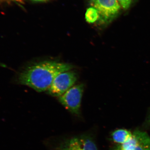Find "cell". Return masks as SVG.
Here are the masks:
<instances>
[{
	"mask_svg": "<svg viewBox=\"0 0 150 150\" xmlns=\"http://www.w3.org/2000/svg\"><path fill=\"white\" fill-rule=\"evenodd\" d=\"M74 66L68 63L45 61L26 66L13 79L17 84L27 86L38 92L46 91L57 75L72 70Z\"/></svg>",
	"mask_w": 150,
	"mask_h": 150,
	"instance_id": "1",
	"label": "cell"
},
{
	"mask_svg": "<svg viewBox=\"0 0 150 150\" xmlns=\"http://www.w3.org/2000/svg\"><path fill=\"white\" fill-rule=\"evenodd\" d=\"M78 79L77 73L71 70L63 72L56 76L47 90V93L59 97L72 87Z\"/></svg>",
	"mask_w": 150,
	"mask_h": 150,
	"instance_id": "2",
	"label": "cell"
},
{
	"mask_svg": "<svg viewBox=\"0 0 150 150\" xmlns=\"http://www.w3.org/2000/svg\"><path fill=\"white\" fill-rule=\"evenodd\" d=\"M91 6L97 11L100 22L110 23L116 17L122 8L117 0H90Z\"/></svg>",
	"mask_w": 150,
	"mask_h": 150,
	"instance_id": "3",
	"label": "cell"
},
{
	"mask_svg": "<svg viewBox=\"0 0 150 150\" xmlns=\"http://www.w3.org/2000/svg\"><path fill=\"white\" fill-rule=\"evenodd\" d=\"M84 88V85L82 83L73 86L58 97L59 102L73 114L79 115Z\"/></svg>",
	"mask_w": 150,
	"mask_h": 150,
	"instance_id": "4",
	"label": "cell"
},
{
	"mask_svg": "<svg viewBox=\"0 0 150 150\" xmlns=\"http://www.w3.org/2000/svg\"><path fill=\"white\" fill-rule=\"evenodd\" d=\"M56 150H98L93 138L89 134L72 137L63 142Z\"/></svg>",
	"mask_w": 150,
	"mask_h": 150,
	"instance_id": "5",
	"label": "cell"
},
{
	"mask_svg": "<svg viewBox=\"0 0 150 150\" xmlns=\"http://www.w3.org/2000/svg\"><path fill=\"white\" fill-rule=\"evenodd\" d=\"M115 150H150V137L144 132L135 131L131 140Z\"/></svg>",
	"mask_w": 150,
	"mask_h": 150,
	"instance_id": "6",
	"label": "cell"
},
{
	"mask_svg": "<svg viewBox=\"0 0 150 150\" xmlns=\"http://www.w3.org/2000/svg\"><path fill=\"white\" fill-rule=\"evenodd\" d=\"M112 140L115 143L123 144L133 137V134L130 131L124 129L115 130L112 134Z\"/></svg>",
	"mask_w": 150,
	"mask_h": 150,
	"instance_id": "7",
	"label": "cell"
},
{
	"mask_svg": "<svg viewBox=\"0 0 150 150\" xmlns=\"http://www.w3.org/2000/svg\"><path fill=\"white\" fill-rule=\"evenodd\" d=\"M86 19L89 23H93L99 20V16L97 11L94 8H90L87 11Z\"/></svg>",
	"mask_w": 150,
	"mask_h": 150,
	"instance_id": "8",
	"label": "cell"
},
{
	"mask_svg": "<svg viewBox=\"0 0 150 150\" xmlns=\"http://www.w3.org/2000/svg\"><path fill=\"white\" fill-rule=\"evenodd\" d=\"M123 9L126 10L131 6L133 0H117Z\"/></svg>",
	"mask_w": 150,
	"mask_h": 150,
	"instance_id": "9",
	"label": "cell"
},
{
	"mask_svg": "<svg viewBox=\"0 0 150 150\" xmlns=\"http://www.w3.org/2000/svg\"><path fill=\"white\" fill-rule=\"evenodd\" d=\"M33 1H45V0H33Z\"/></svg>",
	"mask_w": 150,
	"mask_h": 150,
	"instance_id": "10",
	"label": "cell"
},
{
	"mask_svg": "<svg viewBox=\"0 0 150 150\" xmlns=\"http://www.w3.org/2000/svg\"><path fill=\"white\" fill-rule=\"evenodd\" d=\"M13 1H21V0H13Z\"/></svg>",
	"mask_w": 150,
	"mask_h": 150,
	"instance_id": "11",
	"label": "cell"
},
{
	"mask_svg": "<svg viewBox=\"0 0 150 150\" xmlns=\"http://www.w3.org/2000/svg\"></svg>",
	"mask_w": 150,
	"mask_h": 150,
	"instance_id": "12",
	"label": "cell"
}]
</instances>
